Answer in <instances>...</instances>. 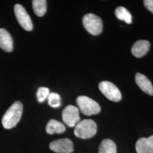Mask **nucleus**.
Listing matches in <instances>:
<instances>
[{"instance_id": "f257e3e1", "label": "nucleus", "mask_w": 153, "mask_h": 153, "mask_svg": "<svg viewBox=\"0 0 153 153\" xmlns=\"http://www.w3.org/2000/svg\"><path fill=\"white\" fill-rule=\"evenodd\" d=\"M23 108L22 103L16 101L6 111L2 119V126L5 129H10L16 126L21 118Z\"/></svg>"}, {"instance_id": "f03ea898", "label": "nucleus", "mask_w": 153, "mask_h": 153, "mask_svg": "<svg viewBox=\"0 0 153 153\" xmlns=\"http://www.w3.org/2000/svg\"><path fill=\"white\" fill-rule=\"evenodd\" d=\"M97 131L96 123L91 119L80 121L75 126L74 133L76 136L82 139H88L95 135Z\"/></svg>"}, {"instance_id": "7ed1b4c3", "label": "nucleus", "mask_w": 153, "mask_h": 153, "mask_svg": "<svg viewBox=\"0 0 153 153\" xmlns=\"http://www.w3.org/2000/svg\"><path fill=\"white\" fill-rule=\"evenodd\" d=\"M83 25L88 33L98 35L102 32L103 22L101 18L94 14H88L83 16Z\"/></svg>"}, {"instance_id": "20e7f679", "label": "nucleus", "mask_w": 153, "mask_h": 153, "mask_svg": "<svg viewBox=\"0 0 153 153\" xmlns=\"http://www.w3.org/2000/svg\"><path fill=\"white\" fill-rule=\"evenodd\" d=\"M76 103L84 115L90 116L98 114L100 110L99 104L86 96H79L76 99Z\"/></svg>"}, {"instance_id": "39448f33", "label": "nucleus", "mask_w": 153, "mask_h": 153, "mask_svg": "<svg viewBox=\"0 0 153 153\" xmlns=\"http://www.w3.org/2000/svg\"><path fill=\"white\" fill-rule=\"evenodd\" d=\"M99 88L104 96L115 102L120 101L122 95L120 91L115 85L109 81H102L99 84Z\"/></svg>"}, {"instance_id": "423d86ee", "label": "nucleus", "mask_w": 153, "mask_h": 153, "mask_svg": "<svg viewBox=\"0 0 153 153\" xmlns=\"http://www.w3.org/2000/svg\"><path fill=\"white\" fill-rule=\"evenodd\" d=\"M62 118L66 125L70 127L75 126L80 121L79 109L74 105H68L62 111Z\"/></svg>"}, {"instance_id": "0eeeda50", "label": "nucleus", "mask_w": 153, "mask_h": 153, "mask_svg": "<svg viewBox=\"0 0 153 153\" xmlns=\"http://www.w3.org/2000/svg\"><path fill=\"white\" fill-rule=\"evenodd\" d=\"M14 13L18 22L22 27L28 31H31L33 22L24 7L21 4H16L14 6Z\"/></svg>"}, {"instance_id": "6e6552de", "label": "nucleus", "mask_w": 153, "mask_h": 153, "mask_svg": "<svg viewBox=\"0 0 153 153\" xmlns=\"http://www.w3.org/2000/svg\"><path fill=\"white\" fill-rule=\"evenodd\" d=\"M49 148L57 153H71L74 151L73 143L69 138L53 141L50 143Z\"/></svg>"}, {"instance_id": "1a4fd4ad", "label": "nucleus", "mask_w": 153, "mask_h": 153, "mask_svg": "<svg viewBox=\"0 0 153 153\" xmlns=\"http://www.w3.org/2000/svg\"><path fill=\"white\" fill-rule=\"evenodd\" d=\"M137 153H153V136L138 139L136 144Z\"/></svg>"}, {"instance_id": "9d476101", "label": "nucleus", "mask_w": 153, "mask_h": 153, "mask_svg": "<svg viewBox=\"0 0 153 153\" xmlns=\"http://www.w3.org/2000/svg\"><path fill=\"white\" fill-rule=\"evenodd\" d=\"M150 45V43L147 40H138L132 46L131 53L136 57L141 58L147 53L149 50Z\"/></svg>"}, {"instance_id": "9b49d317", "label": "nucleus", "mask_w": 153, "mask_h": 153, "mask_svg": "<svg viewBox=\"0 0 153 153\" xmlns=\"http://www.w3.org/2000/svg\"><path fill=\"white\" fill-rule=\"evenodd\" d=\"M135 81L138 87L143 92L150 95H153V85L145 75L138 73L135 76Z\"/></svg>"}, {"instance_id": "f8f14e48", "label": "nucleus", "mask_w": 153, "mask_h": 153, "mask_svg": "<svg viewBox=\"0 0 153 153\" xmlns=\"http://www.w3.org/2000/svg\"><path fill=\"white\" fill-rule=\"evenodd\" d=\"M0 48L7 52H10L13 49V39L4 28H0Z\"/></svg>"}, {"instance_id": "ddd939ff", "label": "nucleus", "mask_w": 153, "mask_h": 153, "mask_svg": "<svg viewBox=\"0 0 153 153\" xmlns=\"http://www.w3.org/2000/svg\"><path fill=\"white\" fill-rule=\"evenodd\" d=\"M65 126L59 121L55 119L49 120L46 126V131L49 134H60L65 131Z\"/></svg>"}, {"instance_id": "4468645a", "label": "nucleus", "mask_w": 153, "mask_h": 153, "mask_svg": "<svg viewBox=\"0 0 153 153\" xmlns=\"http://www.w3.org/2000/svg\"><path fill=\"white\" fill-rule=\"evenodd\" d=\"M98 153H117V148L115 142L109 139L103 140L99 148Z\"/></svg>"}, {"instance_id": "2eb2a0df", "label": "nucleus", "mask_w": 153, "mask_h": 153, "mask_svg": "<svg viewBox=\"0 0 153 153\" xmlns=\"http://www.w3.org/2000/svg\"><path fill=\"white\" fill-rule=\"evenodd\" d=\"M116 16L121 21H124L127 24H131L132 22L131 14L126 8L123 6H119L115 10Z\"/></svg>"}, {"instance_id": "dca6fc26", "label": "nucleus", "mask_w": 153, "mask_h": 153, "mask_svg": "<svg viewBox=\"0 0 153 153\" xmlns=\"http://www.w3.org/2000/svg\"><path fill=\"white\" fill-rule=\"evenodd\" d=\"M33 9L36 16H42L47 11V1L45 0H33Z\"/></svg>"}, {"instance_id": "f3484780", "label": "nucleus", "mask_w": 153, "mask_h": 153, "mask_svg": "<svg viewBox=\"0 0 153 153\" xmlns=\"http://www.w3.org/2000/svg\"><path fill=\"white\" fill-rule=\"evenodd\" d=\"M48 103L53 108H58L61 105L60 96L57 93H50L48 97Z\"/></svg>"}, {"instance_id": "a211bd4d", "label": "nucleus", "mask_w": 153, "mask_h": 153, "mask_svg": "<svg viewBox=\"0 0 153 153\" xmlns=\"http://www.w3.org/2000/svg\"><path fill=\"white\" fill-rule=\"evenodd\" d=\"M49 94V90L48 88L41 87L39 88L36 93V97L39 102L42 103L48 98Z\"/></svg>"}, {"instance_id": "6ab92c4d", "label": "nucleus", "mask_w": 153, "mask_h": 153, "mask_svg": "<svg viewBox=\"0 0 153 153\" xmlns=\"http://www.w3.org/2000/svg\"><path fill=\"white\" fill-rule=\"evenodd\" d=\"M143 4L145 7L153 14V0H145Z\"/></svg>"}]
</instances>
